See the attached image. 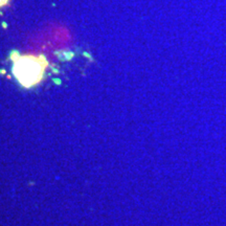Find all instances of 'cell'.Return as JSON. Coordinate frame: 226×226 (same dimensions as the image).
Masks as SVG:
<instances>
[{"instance_id": "1", "label": "cell", "mask_w": 226, "mask_h": 226, "mask_svg": "<svg viewBox=\"0 0 226 226\" xmlns=\"http://www.w3.org/2000/svg\"><path fill=\"white\" fill-rule=\"evenodd\" d=\"M11 59L13 61L14 77L22 87L31 88L43 80L48 66L47 59L44 56H21L17 51H14Z\"/></svg>"}, {"instance_id": "2", "label": "cell", "mask_w": 226, "mask_h": 226, "mask_svg": "<svg viewBox=\"0 0 226 226\" xmlns=\"http://www.w3.org/2000/svg\"><path fill=\"white\" fill-rule=\"evenodd\" d=\"M7 2H9V0H0V7L4 6L7 3Z\"/></svg>"}]
</instances>
